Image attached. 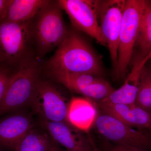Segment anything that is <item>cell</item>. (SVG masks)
<instances>
[{"label":"cell","instance_id":"obj_17","mask_svg":"<svg viewBox=\"0 0 151 151\" xmlns=\"http://www.w3.org/2000/svg\"><path fill=\"white\" fill-rule=\"evenodd\" d=\"M139 83V79L129 74L120 88L115 89L101 102L112 104H134L137 94Z\"/></svg>","mask_w":151,"mask_h":151},{"label":"cell","instance_id":"obj_22","mask_svg":"<svg viewBox=\"0 0 151 151\" xmlns=\"http://www.w3.org/2000/svg\"><path fill=\"white\" fill-rule=\"evenodd\" d=\"M109 151H146L134 147L116 146L111 148Z\"/></svg>","mask_w":151,"mask_h":151},{"label":"cell","instance_id":"obj_2","mask_svg":"<svg viewBox=\"0 0 151 151\" xmlns=\"http://www.w3.org/2000/svg\"><path fill=\"white\" fill-rule=\"evenodd\" d=\"M40 62L31 57L22 63L13 73L0 103V115L31 105L41 70Z\"/></svg>","mask_w":151,"mask_h":151},{"label":"cell","instance_id":"obj_15","mask_svg":"<svg viewBox=\"0 0 151 151\" xmlns=\"http://www.w3.org/2000/svg\"><path fill=\"white\" fill-rule=\"evenodd\" d=\"M151 51V1H145V6L131 61V72L137 76L139 66Z\"/></svg>","mask_w":151,"mask_h":151},{"label":"cell","instance_id":"obj_18","mask_svg":"<svg viewBox=\"0 0 151 151\" xmlns=\"http://www.w3.org/2000/svg\"><path fill=\"white\" fill-rule=\"evenodd\" d=\"M52 141L46 134L34 128L18 143L14 151H47Z\"/></svg>","mask_w":151,"mask_h":151},{"label":"cell","instance_id":"obj_1","mask_svg":"<svg viewBox=\"0 0 151 151\" xmlns=\"http://www.w3.org/2000/svg\"><path fill=\"white\" fill-rule=\"evenodd\" d=\"M47 67L51 74L86 73L101 76L103 71L100 57L82 37L70 30Z\"/></svg>","mask_w":151,"mask_h":151},{"label":"cell","instance_id":"obj_8","mask_svg":"<svg viewBox=\"0 0 151 151\" xmlns=\"http://www.w3.org/2000/svg\"><path fill=\"white\" fill-rule=\"evenodd\" d=\"M126 3V0L101 1L99 9L100 29L110 53L113 73L118 63L119 35Z\"/></svg>","mask_w":151,"mask_h":151},{"label":"cell","instance_id":"obj_23","mask_svg":"<svg viewBox=\"0 0 151 151\" xmlns=\"http://www.w3.org/2000/svg\"><path fill=\"white\" fill-rule=\"evenodd\" d=\"M47 151H64L61 147L60 146L58 145L57 143L55 142L54 141L52 140L51 146Z\"/></svg>","mask_w":151,"mask_h":151},{"label":"cell","instance_id":"obj_7","mask_svg":"<svg viewBox=\"0 0 151 151\" xmlns=\"http://www.w3.org/2000/svg\"><path fill=\"white\" fill-rule=\"evenodd\" d=\"M94 124L99 134L115 145L134 147L146 151L151 149V138L148 135L113 116L104 113L98 115Z\"/></svg>","mask_w":151,"mask_h":151},{"label":"cell","instance_id":"obj_25","mask_svg":"<svg viewBox=\"0 0 151 151\" xmlns=\"http://www.w3.org/2000/svg\"><path fill=\"white\" fill-rule=\"evenodd\" d=\"M91 151H100L97 148V147H96V146L94 145H93V147H92V150Z\"/></svg>","mask_w":151,"mask_h":151},{"label":"cell","instance_id":"obj_21","mask_svg":"<svg viewBox=\"0 0 151 151\" xmlns=\"http://www.w3.org/2000/svg\"><path fill=\"white\" fill-rule=\"evenodd\" d=\"M10 0H0V22L4 19L7 9Z\"/></svg>","mask_w":151,"mask_h":151},{"label":"cell","instance_id":"obj_6","mask_svg":"<svg viewBox=\"0 0 151 151\" xmlns=\"http://www.w3.org/2000/svg\"><path fill=\"white\" fill-rule=\"evenodd\" d=\"M58 2L74 27L93 38L101 45L106 46L98 22L101 1L59 0Z\"/></svg>","mask_w":151,"mask_h":151},{"label":"cell","instance_id":"obj_20","mask_svg":"<svg viewBox=\"0 0 151 151\" xmlns=\"http://www.w3.org/2000/svg\"><path fill=\"white\" fill-rule=\"evenodd\" d=\"M12 75L8 69L0 67V103L5 93Z\"/></svg>","mask_w":151,"mask_h":151},{"label":"cell","instance_id":"obj_24","mask_svg":"<svg viewBox=\"0 0 151 151\" xmlns=\"http://www.w3.org/2000/svg\"><path fill=\"white\" fill-rule=\"evenodd\" d=\"M151 59V52H150V54L147 56V57L144 59V60H143V62L141 63L140 65L139 66V68H138V70H137V73L138 74H140V72L141 70H142V68L145 66V65L146 63H147V62L148 61H149V60Z\"/></svg>","mask_w":151,"mask_h":151},{"label":"cell","instance_id":"obj_16","mask_svg":"<svg viewBox=\"0 0 151 151\" xmlns=\"http://www.w3.org/2000/svg\"><path fill=\"white\" fill-rule=\"evenodd\" d=\"M50 1L10 0L3 21L21 23L31 21Z\"/></svg>","mask_w":151,"mask_h":151},{"label":"cell","instance_id":"obj_27","mask_svg":"<svg viewBox=\"0 0 151 151\" xmlns=\"http://www.w3.org/2000/svg\"><path fill=\"white\" fill-rule=\"evenodd\" d=\"M150 69L151 70V67L150 68Z\"/></svg>","mask_w":151,"mask_h":151},{"label":"cell","instance_id":"obj_9","mask_svg":"<svg viewBox=\"0 0 151 151\" xmlns=\"http://www.w3.org/2000/svg\"><path fill=\"white\" fill-rule=\"evenodd\" d=\"M42 121L66 122L68 104L52 84L40 80L31 105Z\"/></svg>","mask_w":151,"mask_h":151},{"label":"cell","instance_id":"obj_28","mask_svg":"<svg viewBox=\"0 0 151 151\" xmlns=\"http://www.w3.org/2000/svg\"></svg>","mask_w":151,"mask_h":151},{"label":"cell","instance_id":"obj_3","mask_svg":"<svg viewBox=\"0 0 151 151\" xmlns=\"http://www.w3.org/2000/svg\"><path fill=\"white\" fill-rule=\"evenodd\" d=\"M62 11L58 1H50L35 17L34 24L32 23L33 42L39 58L58 47L67 36L69 30Z\"/></svg>","mask_w":151,"mask_h":151},{"label":"cell","instance_id":"obj_19","mask_svg":"<svg viewBox=\"0 0 151 151\" xmlns=\"http://www.w3.org/2000/svg\"><path fill=\"white\" fill-rule=\"evenodd\" d=\"M135 105L151 113V70L145 65L139 78Z\"/></svg>","mask_w":151,"mask_h":151},{"label":"cell","instance_id":"obj_14","mask_svg":"<svg viewBox=\"0 0 151 151\" xmlns=\"http://www.w3.org/2000/svg\"><path fill=\"white\" fill-rule=\"evenodd\" d=\"M98 115L90 99L73 97L68 104L66 121L77 130L86 132L95 124Z\"/></svg>","mask_w":151,"mask_h":151},{"label":"cell","instance_id":"obj_26","mask_svg":"<svg viewBox=\"0 0 151 151\" xmlns=\"http://www.w3.org/2000/svg\"><path fill=\"white\" fill-rule=\"evenodd\" d=\"M150 129H151V122L150 126Z\"/></svg>","mask_w":151,"mask_h":151},{"label":"cell","instance_id":"obj_12","mask_svg":"<svg viewBox=\"0 0 151 151\" xmlns=\"http://www.w3.org/2000/svg\"><path fill=\"white\" fill-rule=\"evenodd\" d=\"M52 139L66 151H91L94 143L80 134L67 122L41 121Z\"/></svg>","mask_w":151,"mask_h":151},{"label":"cell","instance_id":"obj_5","mask_svg":"<svg viewBox=\"0 0 151 151\" xmlns=\"http://www.w3.org/2000/svg\"><path fill=\"white\" fill-rule=\"evenodd\" d=\"M0 22V61L19 65L31 56L33 42L32 23Z\"/></svg>","mask_w":151,"mask_h":151},{"label":"cell","instance_id":"obj_10","mask_svg":"<svg viewBox=\"0 0 151 151\" xmlns=\"http://www.w3.org/2000/svg\"><path fill=\"white\" fill-rule=\"evenodd\" d=\"M51 75L70 91L99 102L115 89L101 76L90 73H59Z\"/></svg>","mask_w":151,"mask_h":151},{"label":"cell","instance_id":"obj_11","mask_svg":"<svg viewBox=\"0 0 151 151\" xmlns=\"http://www.w3.org/2000/svg\"><path fill=\"white\" fill-rule=\"evenodd\" d=\"M34 128L32 116L24 112H17L0 121V151H14L16 147Z\"/></svg>","mask_w":151,"mask_h":151},{"label":"cell","instance_id":"obj_4","mask_svg":"<svg viewBox=\"0 0 151 151\" xmlns=\"http://www.w3.org/2000/svg\"><path fill=\"white\" fill-rule=\"evenodd\" d=\"M145 0H127L119 35L118 63L114 78L126 77L134 53Z\"/></svg>","mask_w":151,"mask_h":151},{"label":"cell","instance_id":"obj_13","mask_svg":"<svg viewBox=\"0 0 151 151\" xmlns=\"http://www.w3.org/2000/svg\"><path fill=\"white\" fill-rule=\"evenodd\" d=\"M98 105L103 113L113 116L132 128H150L151 113L135 104H112L100 102Z\"/></svg>","mask_w":151,"mask_h":151}]
</instances>
